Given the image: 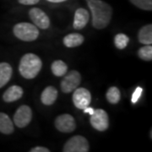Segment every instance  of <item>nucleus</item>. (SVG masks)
Here are the masks:
<instances>
[{"mask_svg":"<svg viewBox=\"0 0 152 152\" xmlns=\"http://www.w3.org/2000/svg\"><path fill=\"white\" fill-rule=\"evenodd\" d=\"M92 15V26L96 29H104L109 25L113 15L112 7L102 0H86Z\"/></svg>","mask_w":152,"mask_h":152,"instance_id":"obj_1","label":"nucleus"},{"mask_svg":"<svg viewBox=\"0 0 152 152\" xmlns=\"http://www.w3.org/2000/svg\"><path fill=\"white\" fill-rule=\"evenodd\" d=\"M42 67V62L37 55L26 53L21 58L19 64V71L25 79L36 78Z\"/></svg>","mask_w":152,"mask_h":152,"instance_id":"obj_2","label":"nucleus"},{"mask_svg":"<svg viewBox=\"0 0 152 152\" xmlns=\"http://www.w3.org/2000/svg\"><path fill=\"white\" fill-rule=\"evenodd\" d=\"M13 32L18 39L24 42H32L39 37L38 28L35 25L27 22L16 24L13 28Z\"/></svg>","mask_w":152,"mask_h":152,"instance_id":"obj_3","label":"nucleus"},{"mask_svg":"<svg viewBox=\"0 0 152 152\" xmlns=\"http://www.w3.org/2000/svg\"><path fill=\"white\" fill-rule=\"evenodd\" d=\"M90 150L89 143L86 139L81 135H75L66 142L64 152H88Z\"/></svg>","mask_w":152,"mask_h":152,"instance_id":"obj_4","label":"nucleus"},{"mask_svg":"<svg viewBox=\"0 0 152 152\" xmlns=\"http://www.w3.org/2000/svg\"><path fill=\"white\" fill-rule=\"evenodd\" d=\"M81 82V75L80 72L76 70H71L62 80L60 83L61 90L64 93H70L78 88Z\"/></svg>","mask_w":152,"mask_h":152,"instance_id":"obj_5","label":"nucleus"},{"mask_svg":"<svg viewBox=\"0 0 152 152\" xmlns=\"http://www.w3.org/2000/svg\"><path fill=\"white\" fill-rule=\"evenodd\" d=\"M90 122L95 129L100 132L106 131L109 127L108 114L102 109L94 110V113L91 115Z\"/></svg>","mask_w":152,"mask_h":152,"instance_id":"obj_6","label":"nucleus"},{"mask_svg":"<svg viewBox=\"0 0 152 152\" xmlns=\"http://www.w3.org/2000/svg\"><path fill=\"white\" fill-rule=\"evenodd\" d=\"M32 119V111L31 108L26 106L22 105L17 109L14 115V123L18 128L23 129L26 127Z\"/></svg>","mask_w":152,"mask_h":152,"instance_id":"obj_7","label":"nucleus"},{"mask_svg":"<svg viewBox=\"0 0 152 152\" xmlns=\"http://www.w3.org/2000/svg\"><path fill=\"white\" fill-rule=\"evenodd\" d=\"M56 129L62 133H72L76 128L75 120L70 114H61L56 118L54 121Z\"/></svg>","mask_w":152,"mask_h":152,"instance_id":"obj_8","label":"nucleus"},{"mask_svg":"<svg viewBox=\"0 0 152 152\" xmlns=\"http://www.w3.org/2000/svg\"><path fill=\"white\" fill-rule=\"evenodd\" d=\"M73 94V102L78 109H84L91 102V92L86 88H76Z\"/></svg>","mask_w":152,"mask_h":152,"instance_id":"obj_9","label":"nucleus"},{"mask_svg":"<svg viewBox=\"0 0 152 152\" xmlns=\"http://www.w3.org/2000/svg\"><path fill=\"white\" fill-rule=\"evenodd\" d=\"M29 16L37 27L46 30L50 26V20L48 15L38 8H32L29 11Z\"/></svg>","mask_w":152,"mask_h":152,"instance_id":"obj_10","label":"nucleus"},{"mask_svg":"<svg viewBox=\"0 0 152 152\" xmlns=\"http://www.w3.org/2000/svg\"><path fill=\"white\" fill-rule=\"evenodd\" d=\"M90 20V14L89 12L84 9L80 8L75 11V17H74V28L76 30H81L84 27H86Z\"/></svg>","mask_w":152,"mask_h":152,"instance_id":"obj_11","label":"nucleus"},{"mask_svg":"<svg viewBox=\"0 0 152 152\" xmlns=\"http://www.w3.org/2000/svg\"><path fill=\"white\" fill-rule=\"evenodd\" d=\"M23 96V89L19 86H12L6 90L3 95V99L5 102H13L20 99Z\"/></svg>","mask_w":152,"mask_h":152,"instance_id":"obj_12","label":"nucleus"},{"mask_svg":"<svg viewBox=\"0 0 152 152\" xmlns=\"http://www.w3.org/2000/svg\"><path fill=\"white\" fill-rule=\"evenodd\" d=\"M58 92L55 87H46L41 95V101L46 106L53 105L56 102L58 98Z\"/></svg>","mask_w":152,"mask_h":152,"instance_id":"obj_13","label":"nucleus"},{"mask_svg":"<svg viewBox=\"0 0 152 152\" xmlns=\"http://www.w3.org/2000/svg\"><path fill=\"white\" fill-rule=\"evenodd\" d=\"M13 69L10 64L3 62L0 63V88L4 86L10 80Z\"/></svg>","mask_w":152,"mask_h":152,"instance_id":"obj_14","label":"nucleus"},{"mask_svg":"<svg viewBox=\"0 0 152 152\" xmlns=\"http://www.w3.org/2000/svg\"><path fill=\"white\" fill-rule=\"evenodd\" d=\"M85 38L81 34L79 33H71L64 37L63 42L67 48H76L83 44Z\"/></svg>","mask_w":152,"mask_h":152,"instance_id":"obj_15","label":"nucleus"},{"mask_svg":"<svg viewBox=\"0 0 152 152\" xmlns=\"http://www.w3.org/2000/svg\"><path fill=\"white\" fill-rule=\"evenodd\" d=\"M14 130V124L10 118L6 113H0V132L4 134H10Z\"/></svg>","mask_w":152,"mask_h":152,"instance_id":"obj_16","label":"nucleus"},{"mask_svg":"<svg viewBox=\"0 0 152 152\" xmlns=\"http://www.w3.org/2000/svg\"><path fill=\"white\" fill-rule=\"evenodd\" d=\"M140 42L144 45H151L152 43V25H146L140 30L138 34Z\"/></svg>","mask_w":152,"mask_h":152,"instance_id":"obj_17","label":"nucleus"},{"mask_svg":"<svg viewBox=\"0 0 152 152\" xmlns=\"http://www.w3.org/2000/svg\"><path fill=\"white\" fill-rule=\"evenodd\" d=\"M51 69H52L53 74L55 76L61 77V76L64 75L67 73L68 66H67V64L64 61H62V60H56V61H54L52 64Z\"/></svg>","mask_w":152,"mask_h":152,"instance_id":"obj_18","label":"nucleus"},{"mask_svg":"<svg viewBox=\"0 0 152 152\" xmlns=\"http://www.w3.org/2000/svg\"><path fill=\"white\" fill-rule=\"evenodd\" d=\"M106 97H107V100L108 101L109 103H118L120 99H121V92H120L119 89L116 86L110 87L108 89V91H107Z\"/></svg>","mask_w":152,"mask_h":152,"instance_id":"obj_19","label":"nucleus"},{"mask_svg":"<svg viewBox=\"0 0 152 152\" xmlns=\"http://www.w3.org/2000/svg\"><path fill=\"white\" fill-rule=\"evenodd\" d=\"M129 42V38L124 33L117 34L114 37V45L118 49H124Z\"/></svg>","mask_w":152,"mask_h":152,"instance_id":"obj_20","label":"nucleus"},{"mask_svg":"<svg viewBox=\"0 0 152 152\" xmlns=\"http://www.w3.org/2000/svg\"><path fill=\"white\" fill-rule=\"evenodd\" d=\"M138 55L140 58L145 61H151L152 60V47L151 45H145L139 49Z\"/></svg>","mask_w":152,"mask_h":152,"instance_id":"obj_21","label":"nucleus"},{"mask_svg":"<svg viewBox=\"0 0 152 152\" xmlns=\"http://www.w3.org/2000/svg\"><path fill=\"white\" fill-rule=\"evenodd\" d=\"M131 3L143 10H152V0H129Z\"/></svg>","mask_w":152,"mask_h":152,"instance_id":"obj_22","label":"nucleus"},{"mask_svg":"<svg viewBox=\"0 0 152 152\" xmlns=\"http://www.w3.org/2000/svg\"><path fill=\"white\" fill-rule=\"evenodd\" d=\"M142 93H143V89L141 87H137L132 95V99H131L132 103H136L138 102V100L141 96Z\"/></svg>","mask_w":152,"mask_h":152,"instance_id":"obj_23","label":"nucleus"},{"mask_svg":"<svg viewBox=\"0 0 152 152\" xmlns=\"http://www.w3.org/2000/svg\"><path fill=\"white\" fill-rule=\"evenodd\" d=\"M40 0H18V2L24 5H34L39 3Z\"/></svg>","mask_w":152,"mask_h":152,"instance_id":"obj_24","label":"nucleus"},{"mask_svg":"<svg viewBox=\"0 0 152 152\" xmlns=\"http://www.w3.org/2000/svg\"><path fill=\"white\" fill-rule=\"evenodd\" d=\"M31 152H49V151L48 148H46V147H42V146H37V147H34L32 148L31 151Z\"/></svg>","mask_w":152,"mask_h":152,"instance_id":"obj_25","label":"nucleus"},{"mask_svg":"<svg viewBox=\"0 0 152 152\" xmlns=\"http://www.w3.org/2000/svg\"><path fill=\"white\" fill-rule=\"evenodd\" d=\"M83 110H84V113H89L90 115H91V114L94 113V109H93L92 107H89V106L86 107V108L83 109Z\"/></svg>","mask_w":152,"mask_h":152,"instance_id":"obj_26","label":"nucleus"},{"mask_svg":"<svg viewBox=\"0 0 152 152\" xmlns=\"http://www.w3.org/2000/svg\"><path fill=\"white\" fill-rule=\"evenodd\" d=\"M48 1L51 3H62V2H65L67 0H48Z\"/></svg>","mask_w":152,"mask_h":152,"instance_id":"obj_27","label":"nucleus"}]
</instances>
